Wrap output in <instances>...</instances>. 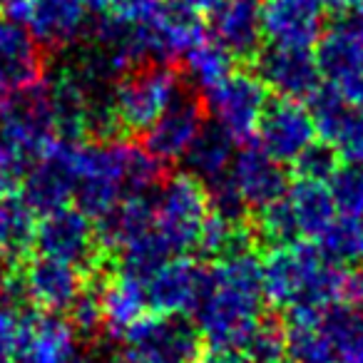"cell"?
Segmentation results:
<instances>
[{
  "label": "cell",
  "mask_w": 363,
  "mask_h": 363,
  "mask_svg": "<svg viewBox=\"0 0 363 363\" xmlns=\"http://www.w3.org/2000/svg\"><path fill=\"white\" fill-rule=\"evenodd\" d=\"M0 11H3L6 21L26 26L28 11H30V0H0Z\"/></svg>",
  "instance_id": "42"
},
{
  "label": "cell",
  "mask_w": 363,
  "mask_h": 363,
  "mask_svg": "<svg viewBox=\"0 0 363 363\" xmlns=\"http://www.w3.org/2000/svg\"><path fill=\"white\" fill-rule=\"evenodd\" d=\"M155 232L167 252L187 254L197 249L209 219V192L192 174H177L162 182L155 197Z\"/></svg>",
  "instance_id": "4"
},
{
  "label": "cell",
  "mask_w": 363,
  "mask_h": 363,
  "mask_svg": "<svg viewBox=\"0 0 363 363\" xmlns=\"http://www.w3.org/2000/svg\"><path fill=\"white\" fill-rule=\"evenodd\" d=\"M197 363H252V358L239 348H212L209 353H202Z\"/></svg>",
  "instance_id": "41"
},
{
  "label": "cell",
  "mask_w": 363,
  "mask_h": 363,
  "mask_svg": "<svg viewBox=\"0 0 363 363\" xmlns=\"http://www.w3.org/2000/svg\"><path fill=\"white\" fill-rule=\"evenodd\" d=\"M264 298L286 313H326L336 306H361L363 281L313 242L277 244L262 259Z\"/></svg>",
  "instance_id": "1"
},
{
  "label": "cell",
  "mask_w": 363,
  "mask_h": 363,
  "mask_svg": "<svg viewBox=\"0 0 363 363\" xmlns=\"http://www.w3.org/2000/svg\"><path fill=\"white\" fill-rule=\"evenodd\" d=\"M244 353L252 358V363H281L286 356V331L277 323H264L254 331Z\"/></svg>",
  "instance_id": "37"
},
{
  "label": "cell",
  "mask_w": 363,
  "mask_h": 363,
  "mask_svg": "<svg viewBox=\"0 0 363 363\" xmlns=\"http://www.w3.org/2000/svg\"><path fill=\"white\" fill-rule=\"evenodd\" d=\"M257 77L281 100L311 97L321 87V70L316 55L301 48H279L257 55Z\"/></svg>",
  "instance_id": "17"
},
{
  "label": "cell",
  "mask_w": 363,
  "mask_h": 363,
  "mask_svg": "<svg viewBox=\"0 0 363 363\" xmlns=\"http://www.w3.org/2000/svg\"><path fill=\"white\" fill-rule=\"evenodd\" d=\"M326 21L323 0H264L262 26L264 38L279 48H301L308 50L318 45Z\"/></svg>",
  "instance_id": "16"
},
{
  "label": "cell",
  "mask_w": 363,
  "mask_h": 363,
  "mask_svg": "<svg viewBox=\"0 0 363 363\" xmlns=\"http://www.w3.org/2000/svg\"><path fill=\"white\" fill-rule=\"evenodd\" d=\"M323 316L289 318L286 356L294 363H333L331 343L323 331Z\"/></svg>",
  "instance_id": "31"
},
{
  "label": "cell",
  "mask_w": 363,
  "mask_h": 363,
  "mask_svg": "<svg viewBox=\"0 0 363 363\" xmlns=\"http://www.w3.org/2000/svg\"><path fill=\"white\" fill-rule=\"evenodd\" d=\"M8 97H11V92H8V90H6V87L0 85V115H3V107H6Z\"/></svg>",
  "instance_id": "45"
},
{
  "label": "cell",
  "mask_w": 363,
  "mask_h": 363,
  "mask_svg": "<svg viewBox=\"0 0 363 363\" xmlns=\"http://www.w3.org/2000/svg\"><path fill=\"white\" fill-rule=\"evenodd\" d=\"M38 313L6 306L0 311V363H21L35 331Z\"/></svg>",
  "instance_id": "33"
},
{
  "label": "cell",
  "mask_w": 363,
  "mask_h": 363,
  "mask_svg": "<svg viewBox=\"0 0 363 363\" xmlns=\"http://www.w3.org/2000/svg\"><path fill=\"white\" fill-rule=\"evenodd\" d=\"M33 244L38 247L40 257L82 267L95 259L97 232L85 212L75 207H60L43 214L35 227Z\"/></svg>",
  "instance_id": "11"
},
{
  "label": "cell",
  "mask_w": 363,
  "mask_h": 363,
  "mask_svg": "<svg viewBox=\"0 0 363 363\" xmlns=\"http://www.w3.org/2000/svg\"><path fill=\"white\" fill-rule=\"evenodd\" d=\"M26 28L38 45H72L87 30V6L82 0H30Z\"/></svg>",
  "instance_id": "21"
},
{
  "label": "cell",
  "mask_w": 363,
  "mask_h": 363,
  "mask_svg": "<svg viewBox=\"0 0 363 363\" xmlns=\"http://www.w3.org/2000/svg\"><path fill=\"white\" fill-rule=\"evenodd\" d=\"M127 363H197L202 336L182 316H145L120 338Z\"/></svg>",
  "instance_id": "6"
},
{
  "label": "cell",
  "mask_w": 363,
  "mask_h": 363,
  "mask_svg": "<svg viewBox=\"0 0 363 363\" xmlns=\"http://www.w3.org/2000/svg\"><path fill=\"white\" fill-rule=\"evenodd\" d=\"M281 204L286 209V217L291 222L296 242L316 244L338 219L328 184H323V182L296 179L289 187Z\"/></svg>",
  "instance_id": "20"
},
{
  "label": "cell",
  "mask_w": 363,
  "mask_h": 363,
  "mask_svg": "<svg viewBox=\"0 0 363 363\" xmlns=\"http://www.w3.org/2000/svg\"><path fill=\"white\" fill-rule=\"evenodd\" d=\"M281 363H294V361H281Z\"/></svg>",
  "instance_id": "48"
},
{
  "label": "cell",
  "mask_w": 363,
  "mask_h": 363,
  "mask_svg": "<svg viewBox=\"0 0 363 363\" xmlns=\"http://www.w3.org/2000/svg\"><path fill=\"white\" fill-rule=\"evenodd\" d=\"M21 363H28V361H21Z\"/></svg>",
  "instance_id": "49"
},
{
  "label": "cell",
  "mask_w": 363,
  "mask_h": 363,
  "mask_svg": "<svg viewBox=\"0 0 363 363\" xmlns=\"http://www.w3.org/2000/svg\"><path fill=\"white\" fill-rule=\"evenodd\" d=\"M162 174V162L135 142L102 140L95 145H80L77 209L100 222L125 199L150 194L160 187Z\"/></svg>",
  "instance_id": "3"
},
{
  "label": "cell",
  "mask_w": 363,
  "mask_h": 363,
  "mask_svg": "<svg viewBox=\"0 0 363 363\" xmlns=\"http://www.w3.org/2000/svg\"><path fill=\"white\" fill-rule=\"evenodd\" d=\"M100 296L105 326L117 338H122L137 321H142L150 308L145 279L132 277L127 272H117V277L100 289Z\"/></svg>",
  "instance_id": "25"
},
{
  "label": "cell",
  "mask_w": 363,
  "mask_h": 363,
  "mask_svg": "<svg viewBox=\"0 0 363 363\" xmlns=\"http://www.w3.org/2000/svg\"><path fill=\"white\" fill-rule=\"evenodd\" d=\"M237 142L227 135L224 130L214 127H204V132L199 135V140L192 145V150L187 152L184 162H187V174H192L197 182H202L204 187H214L222 179L229 177L232 162L237 157L234 152Z\"/></svg>",
  "instance_id": "27"
},
{
  "label": "cell",
  "mask_w": 363,
  "mask_h": 363,
  "mask_svg": "<svg viewBox=\"0 0 363 363\" xmlns=\"http://www.w3.org/2000/svg\"><path fill=\"white\" fill-rule=\"evenodd\" d=\"M77 356V331L60 313H43L35 321L28 363H70Z\"/></svg>",
  "instance_id": "28"
},
{
  "label": "cell",
  "mask_w": 363,
  "mask_h": 363,
  "mask_svg": "<svg viewBox=\"0 0 363 363\" xmlns=\"http://www.w3.org/2000/svg\"><path fill=\"white\" fill-rule=\"evenodd\" d=\"M182 95V77L167 62H152L127 72L112 87L120 130L147 132Z\"/></svg>",
  "instance_id": "5"
},
{
  "label": "cell",
  "mask_w": 363,
  "mask_h": 363,
  "mask_svg": "<svg viewBox=\"0 0 363 363\" xmlns=\"http://www.w3.org/2000/svg\"><path fill=\"white\" fill-rule=\"evenodd\" d=\"M70 323L80 336H95L102 326H105V313H102V296L100 291L87 286L85 294L72 303Z\"/></svg>",
  "instance_id": "38"
},
{
  "label": "cell",
  "mask_w": 363,
  "mask_h": 363,
  "mask_svg": "<svg viewBox=\"0 0 363 363\" xmlns=\"http://www.w3.org/2000/svg\"><path fill=\"white\" fill-rule=\"evenodd\" d=\"M0 140L21 150L33 162L40 160L43 152L57 140L48 80L11 92L0 115Z\"/></svg>",
  "instance_id": "8"
},
{
  "label": "cell",
  "mask_w": 363,
  "mask_h": 363,
  "mask_svg": "<svg viewBox=\"0 0 363 363\" xmlns=\"http://www.w3.org/2000/svg\"><path fill=\"white\" fill-rule=\"evenodd\" d=\"M229 182L237 197L242 199L244 209H257V212L274 207L289 192L281 162H277L262 147H244L237 152L229 169Z\"/></svg>",
  "instance_id": "15"
},
{
  "label": "cell",
  "mask_w": 363,
  "mask_h": 363,
  "mask_svg": "<svg viewBox=\"0 0 363 363\" xmlns=\"http://www.w3.org/2000/svg\"><path fill=\"white\" fill-rule=\"evenodd\" d=\"M18 291H23V281L21 284L16 281L11 267H8V259L3 257V252H0V311L6 308L3 306L6 301H16Z\"/></svg>",
  "instance_id": "40"
},
{
  "label": "cell",
  "mask_w": 363,
  "mask_h": 363,
  "mask_svg": "<svg viewBox=\"0 0 363 363\" xmlns=\"http://www.w3.org/2000/svg\"><path fill=\"white\" fill-rule=\"evenodd\" d=\"M48 87H50V107L57 137L80 142V137L87 132V115H90L87 85L75 70H65L48 80Z\"/></svg>",
  "instance_id": "26"
},
{
  "label": "cell",
  "mask_w": 363,
  "mask_h": 363,
  "mask_svg": "<svg viewBox=\"0 0 363 363\" xmlns=\"http://www.w3.org/2000/svg\"><path fill=\"white\" fill-rule=\"evenodd\" d=\"M328 192L338 219L363 224V167H338L328 179Z\"/></svg>",
  "instance_id": "35"
},
{
  "label": "cell",
  "mask_w": 363,
  "mask_h": 363,
  "mask_svg": "<svg viewBox=\"0 0 363 363\" xmlns=\"http://www.w3.org/2000/svg\"><path fill=\"white\" fill-rule=\"evenodd\" d=\"M82 3L87 6V11L95 13H110L117 6V0H82Z\"/></svg>",
  "instance_id": "44"
},
{
  "label": "cell",
  "mask_w": 363,
  "mask_h": 363,
  "mask_svg": "<svg viewBox=\"0 0 363 363\" xmlns=\"http://www.w3.org/2000/svg\"><path fill=\"white\" fill-rule=\"evenodd\" d=\"M308 100L318 137L341 162L363 167V110L348 105L331 87H318Z\"/></svg>",
  "instance_id": "12"
},
{
  "label": "cell",
  "mask_w": 363,
  "mask_h": 363,
  "mask_svg": "<svg viewBox=\"0 0 363 363\" xmlns=\"http://www.w3.org/2000/svg\"><path fill=\"white\" fill-rule=\"evenodd\" d=\"M40 50L26 26L0 21V85L8 92L23 90L40 82Z\"/></svg>",
  "instance_id": "23"
},
{
  "label": "cell",
  "mask_w": 363,
  "mask_h": 363,
  "mask_svg": "<svg viewBox=\"0 0 363 363\" xmlns=\"http://www.w3.org/2000/svg\"><path fill=\"white\" fill-rule=\"evenodd\" d=\"M97 244L120 254L155 232V199L150 194L130 197L97 222Z\"/></svg>",
  "instance_id": "24"
},
{
  "label": "cell",
  "mask_w": 363,
  "mask_h": 363,
  "mask_svg": "<svg viewBox=\"0 0 363 363\" xmlns=\"http://www.w3.org/2000/svg\"><path fill=\"white\" fill-rule=\"evenodd\" d=\"M85 289L82 269L60 259L38 257L23 272L26 296L48 313L70 311L72 303L85 294Z\"/></svg>",
  "instance_id": "18"
},
{
  "label": "cell",
  "mask_w": 363,
  "mask_h": 363,
  "mask_svg": "<svg viewBox=\"0 0 363 363\" xmlns=\"http://www.w3.org/2000/svg\"><path fill=\"white\" fill-rule=\"evenodd\" d=\"M361 244H363V224L336 219L333 227L316 242V247L321 249L331 262L348 264V262H358Z\"/></svg>",
  "instance_id": "36"
},
{
  "label": "cell",
  "mask_w": 363,
  "mask_h": 363,
  "mask_svg": "<svg viewBox=\"0 0 363 363\" xmlns=\"http://www.w3.org/2000/svg\"><path fill=\"white\" fill-rule=\"evenodd\" d=\"M244 247H249V232L242 227V219H229L217 212L207 219L197 244L199 254L212 257L214 262Z\"/></svg>",
  "instance_id": "34"
},
{
  "label": "cell",
  "mask_w": 363,
  "mask_h": 363,
  "mask_svg": "<svg viewBox=\"0 0 363 363\" xmlns=\"http://www.w3.org/2000/svg\"><path fill=\"white\" fill-rule=\"evenodd\" d=\"M316 122L298 100H277L267 107L259 125V147L277 162H296L316 142Z\"/></svg>",
  "instance_id": "13"
},
{
  "label": "cell",
  "mask_w": 363,
  "mask_h": 363,
  "mask_svg": "<svg viewBox=\"0 0 363 363\" xmlns=\"http://www.w3.org/2000/svg\"><path fill=\"white\" fill-rule=\"evenodd\" d=\"M35 212L23 197L3 194L0 197V252H26L35 239Z\"/></svg>",
  "instance_id": "32"
},
{
  "label": "cell",
  "mask_w": 363,
  "mask_h": 363,
  "mask_svg": "<svg viewBox=\"0 0 363 363\" xmlns=\"http://www.w3.org/2000/svg\"><path fill=\"white\" fill-rule=\"evenodd\" d=\"M187 65V75L194 85L202 92H209L212 87H217L222 80H227L232 75V55L214 40L212 35H207L204 40H199L187 55L182 57Z\"/></svg>",
  "instance_id": "30"
},
{
  "label": "cell",
  "mask_w": 363,
  "mask_h": 363,
  "mask_svg": "<svg viewBox=\"0 0 363 363\" xmlns=\"http://www.w3.org/2000/svg\"><path fill=\"white\" fill-rule=\"evenodd\" d=\"M204 105L219 130L234 142H249L257 137L269 107V87L252 72H232L227 80L204 92Z\"/></svg>",
  "instance_id": "9"
},
{
  "label": "cell",
  "mask_w": 363,
  "mask_h": 363,
  "mask_svg": "<svg viewBox=\"0 0 363 363\" xmlns=\"http://www.w3.org/2000/svg\"><path fill=\"white\" fill-rule=\"evenodd\" d=\"M145 284L152 311L162 316H182L199 306L207 286V272L192 259L172 257L157 267Z\"/></svg>",
  "instance_id": "14"
},
{
  "label": "cell",
  "mask_w": 363,
  "mask_h": 363,
  "mask_svg": "<svg viewBox=\"0 0 363 363\" xmlns=\"http://www.w3.org/2000/svg\"><path fill=\"white\" fill-rule=\"evenodd\" d=\"M358 264H361V272H358V277H361V281H363V244H361V254H358Z\"/></svg>",
  "instance_id": "46"
},
{
  "label": "cell",
  "mask_w": 363,
  "mask_h": 363,
  "mask_svg": "<svg viewBox=\"0 0 363 363\" xmlns=\"http://www.w3.org/2000/svg\"><path fill=\"white\" fill-rule=\"evenodd\" d=\"M212 38L232 57H252L264 38L262 6L257 0H224L212 13Z\"/></svg>",
  "instance_id": "22"
},
{
  "label": "cell",
  "mask_w": 363,
  "mask_h": 363,
  "mask_svg": "<svg viewBox=\"0 0 363 363\" xmlns=\"http://www.w3.org/2000/svg\"><path fill=\"white\" fill-rule=\"evenodd\" d=\"M262 259L249 247L217 259L207 272L202 301L194 308L197 331L212 348H239L262 326Z\"/></svg>",
  "instance_id": "2"
},
{
  "label": "cell",
  "mask_w": 363,
  "mask_h": 363,
  "mask_svg": "<svg viewBox=\"0 0 363 363\" xmlns=\"http://www.w3.org/2000/svg\"><path fill=\"white\" fill-rule=\"evenodd\" d=\"M336 162H338L336 152H333L326 142H323V145H316V142H313V145L294 162V167H296L298 179L326 182V179H331L333 172L338 169Z\"/></svg>",
  "instance_id": "39"
},
{
  "label": "cell",
  "mask_w": 363,
  "mask_h": 363,
  "mask_svg": "<svg viewBox=\"0 0 363 363\" xmlns=\"http://www.w3.org/2000/svg\"><path fill=\"white\" fill-rule=\"evenodd\" d=\"M172 3L184 8V11L194 13V16H212L224 0H172Z\"/></svg>",
  "instance_id": "43"
},
{
  "label": "cell",
  "mask_w": 363,
  "mask_h": 363,
  "mask_svg": "<svg viewBox=\"0 0 363 363\" xmlns=\"http://www.w3.org/2000/svg\"><path fill=\"white\" fill-rule=\"evenodd\" d=\"M316 60L328 87L363 110V13L343 18L323 33Z\"/></svg>",
  "instance_id": "7"
},
{
  "label": "cell",
  "mask_w": 363,
  "mask_h": 363,
  "mask_svg": "<svg viewBox=\"0 0 363 363\" xmlns=\"http://www.w3.org/2000/svg\"><path fill=\"white\" fill-rule=\"evenodd\" d=\"M204 132V107L194 97L182 95L150 130L145 132V147L164 162L184 160L192 145Z\"/></svg>",
  "instance_id": "19"
},
{
  "label": "cell",
  "mask_w": 363,
  "mask_h": 363,
  "mask_svg": "<svg viewBox=\"0 0 363 363\" xmlns=\"http://www.w3.org/2000/svg\"><path fill=\"white\" fill-rule=\"evenodd\" d=\"M77 177H80V142L57 137L26 174L21 197L33 212L43 217L52 209L67 207V202L75 197Z\"/></svg>",
  "instance_id": "10"
},
{
  "label": "cell",
  "mask_w": 363,
  "mask_h": 363,
  "mask_svg": "<svg viewBox=\"0 0 363 363\" xmlns=\"http://www.w3.org/2000/svg\"><path fill=\"white\" fill-rule=\"evenodd\" d=\"M356 6H358V11L363 13V0H356Z\"/></svg>",
  "instance_id": "47"
},
{
  "label": "cell",
  "mask_w": 363,
  "mask_h": 363,
  "mask_svg": "<svg viewBox=\"0 0 363 363\" xmlns=\"http://www.w3.org/2000/svg\"><path fill=\"white\" fill-rule=\"evenodd\" d=\"M333 363H363V313L358 306L328 308L321 318Z\"/></svg>",
  "instance_id": "29"
}]
</instances>
